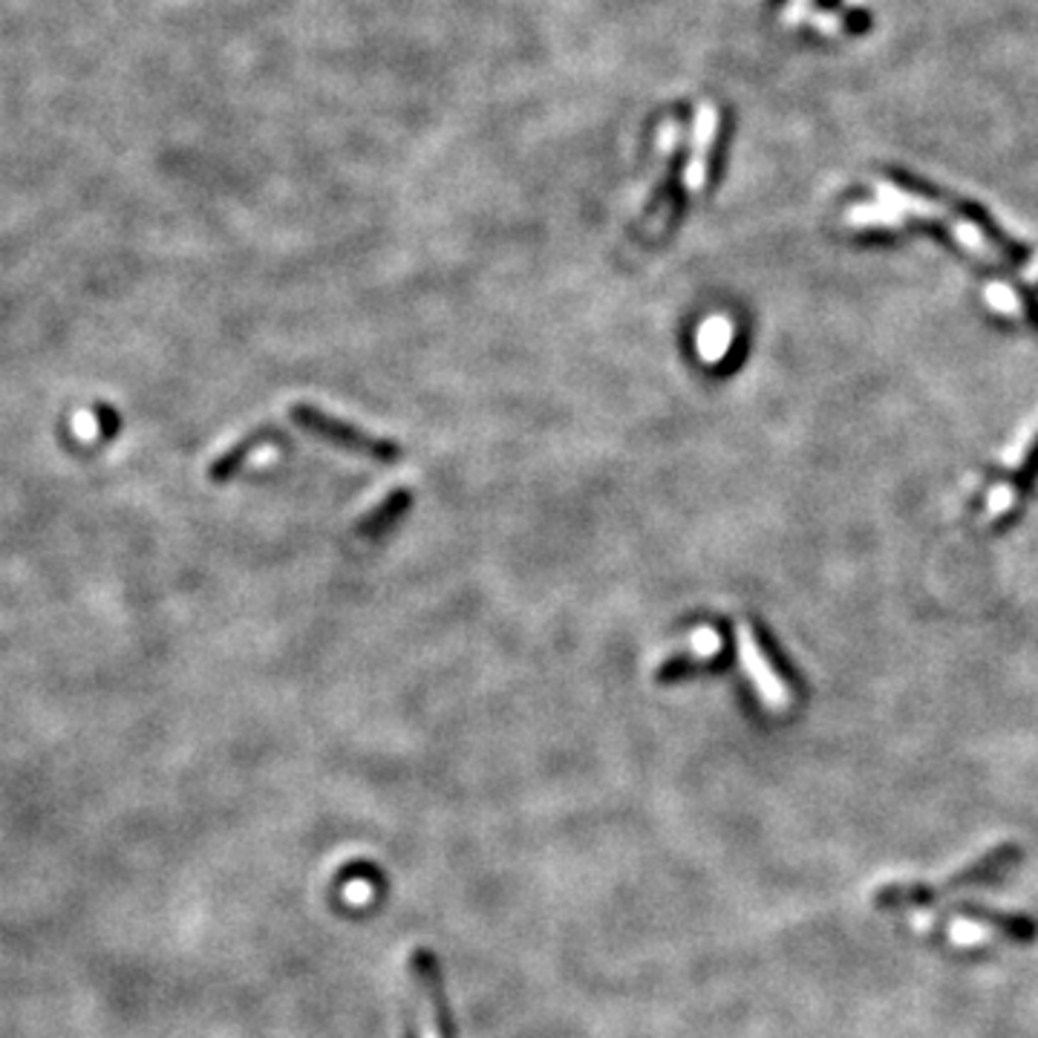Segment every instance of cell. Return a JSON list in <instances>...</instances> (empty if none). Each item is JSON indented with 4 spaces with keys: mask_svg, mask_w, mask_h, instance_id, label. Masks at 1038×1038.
I'll return each instance as SVG.
<instances>
[{
    "mask_svg": "<svg viewBox=\"0 0 1038 1038\" xmlns=\"http://www.w3.org/2000/svg\"><path fill=\"white\" fill-rule=\"evenodd\" d=\"M289 413H291V418L304 427V431L315 433V436L326 438V442H333V445L346 447V451L360 453V456H369V459H378V462H389L402 456V447H398L396 442L358 431V427H353V424L340 422V418L329 416V413L318 411V407H309V404H291Z\"/></svg>",
    "mask_w": 1038,
    "mask_h": 1038,
    "instance_id": "1",
    "label": "cell"
},
{
    "mask_svg": "<svg viewBox=\"0 0 1038 1038\" xmlns=\"http://www.w3.org/2000/svg\"><path fill=\"white\" fill-rule=\"evenodd\" d=\"M735 652H739V661H742V670L748 672L750 684L757 686L759 699L770 706V710H788L791 706V690L784 684L782 679L777 675L773 664H770V658L764 655V650L759 646L757 635H753V629L748 623H739L735 626Z\"/></svg>",
    "mask_w": 1038,
    "mask_h": 1038,
    "instance_id": "2",
    "label": "cell"
},
{
    "mask_svg": "<svg viewBox=\"0 0 1038 1038\" xmlns=\"http://www.w3.org/2000/svg\"><path fill=\"white\" fill-rule=\"evenodd\" d=\"M407 505H411V491H393V494H389L387 500L378 505V508L369 511V514L364 516L358 525H355V534H358L360 540L378 537L382 531H387L389 525L396 523Z\"/></svg>",
    "mask_w": 1038,
    "mask_h": 1038,
    "instance_id": "9",
    "label": "cell"
},
{
    "mask_svg": "<svg viewBox=\"0 0 1038 1038\" xmlns=\"http://www.w3.org/2000/svg\"><path fill=\"white\" fill-rule=\"evenodd\" d=\"M413 978H416L418 989H424V996H427V1001H431V1012L418 1016V1027H422L424 1038H447L442 983H438V972H436V967H433L431 955L422 952L413 958Z\"/></svg>",
    "mask_w": 1038,
    "mask_h": 1038,
    "instance_id": "6",
    "label": "cell"
},
{
    "mask_svg": "<svg viewBox=\"0 0 1038 1038\" xmlns=\"http://www.w3.org/2000/svg\"><path fill=\"white\" fill-rule=\"evenodd\" d=\"M266 436H269V431L248 433V436H243L240 442H237V445L228 447L226 453H219L217 459H214L211 465H208V480H211L214 485H219V482H228V480H231V476L237 474V471H240L243 465H246L248 456H251V453H255L257 447L263 445V438H266Z\"/></svg>",
    "mask_w": 1038,
    "mask_h": 1038,
    "instance_id": "8",
    "label": "cell"
},
{
    "mask_svg": "<svg viewBox=\"0 0 1038 1038\" xmlns=\"http://www.w3.org/2000/svg\"><path fill=\"white\" fill-rule=\"evenodd\" d=\"M715 130H719V110L713 105L699 107V119H695V134H692V150L690 162L684 170V185L690 194H699L706 182V156L713 148Z\"/></svg>",
    "mask_w": 1038,
    "mask_h": 1038,
    "instance_id": "5",
    "label": "cell"
},
{
    "mask_svg": "<svg viewBox=\"0 0 1038 1038\" xmlns=\"http://www.w3.org/2000/svg\"><path fill=\"white\" fill-rule=\"evenodd\" d=\"M1012 502H1016V487L1010 482H1001L989 491L987 496V520H996V516L1007 514L1012 508Z\"/></svg>",
    "mask_w": 1038,
    "mask_h": 1038,
    "instance_id": "14",
    "label": "cell"
},
{
    "mask_svg": "<svg viewBox=\"0 0 1038 1038\" xmlns=\"http://www.w3.org/2000/svg\"><path fill=\"white\" fill-rule=\"evenodd\" d=\"M1021 857H1025V851H1021V846H1016V842H1001V846L989 848L978 860L967 862L963 869H958L955 874H949L943 883L935 886V889H938V898L940 894H952V891L992 883V880H998V877L1007 874L1010 869H1016L1018 862H1021Z\"/></svg>",
    "mask_w": 1038,
    "mask_h": 1038,
    "instance_id": "3",
    "label": "cell"
},
{
    "mask_svg": "<svg viewBox=\"0 0 1038 1038\" xmlns=\"http://www.w3.org/2000/svg\"><path fill=\"white\" fill-rule=\"evenodd\" d=\"M983 297H987V304L992 306V309L1004 312V315H1018V312L1025 309V306H1021V297H1018L1010 286H1004V283H989L987 289H983Z\"/></svg>",
    "mask_w": 1038,
    "mask_h": 1038,
    "instance_id": "12",
    "label": "cell"
},
{
    "mask_svg": "<svg viewBox=\"0 0 1038 1038\" xmlns=\"http://www.w3.org/2000/svg\"><path fill=\"white\" fill-rule=\"evenodd\" d=\"M967 915H972V918L983 920V923L989 926H996L998 932L1018 940V943H1030V940L1038 938V926L1032 923L1030 918H1021V915H1004V911L989 909H967Z\"/></svg>",
    "mask_w": 1038,
    "mask_h": 1038,
    "instance_id": "10",
    "label": "cell"
},
{
    "mask_svg": "<svg viewBox=\"0 0 1038 1038\" xmlns=\"http://www.w3.org/2000/svg\"><path fill=\"white\" fill-rule=\"evenodd\" d=\"M932 903H938V889L929 883L894 880V883H883L871 891V906L883 911L911 909V906H932Z\"/></svg>",
    "mask_w": 1038,
    "mask_h": 1038,
    "instance_id": "7",
    "label": "cell"
},
{
    "mask_svg": "<svg viewBox=\"0 0 1038 1038\" xmlns=\"http://www.w3.org/2000/svg\"><path fill=\"white\" fill-rule=\"evenodd\" d=\"M1036 442H1038V416L1032 418V422L1027 424L1025 431H1021L1016 438H1012V445L1004 451V456H1001L1004 471H1018V467L1025 465L1027 453L1032 451V445H1036Z\"/></svg>",
    "mask_w": 1038,
    "mask_h": 1038,
    "instance_id": "11",
    "label": "cell"
},
{
    "mask_svg": "<svg viewBox=\"0 0 1038 1038\" xmlns=\"http://www.w3.org/2000/svg\"><path fill=\"white\" fill-rule=\"evenodd\" d=\"M880 194H883V199H889L891 211H909V214H918V217L940 219V223H947V226L952 228V234L963 243V246L978 251V255L987 257V260H998L996 248L983 240V234L975 226H969V223H963V219L955 217V214H949L947 208L935 206V202H929V199L911 197V194H906V191H894V188H883Z\"/></svg>",
    "mask_w": 1038,
    "mask_h": 1038,
    "instance_id": "4",
    "label": "cell"
},
{
    "mask_svg": "<svg viewBox=\"0 0 1038 1038\" xmlns=\"http://www.w3.org/2000/svg\"><path fill=\"white\" fill-rule=\"evenodd\" d=\"M92 411H96V418H99L101 442H113L121 431V413L116 411L113 404H105V402L92 404Z\"/></svg>",
    "mask_w": 1038,
    "mask_h": 1038,
    "instance_id": "13",
    "label": "cell"
}]
</instances>
